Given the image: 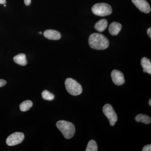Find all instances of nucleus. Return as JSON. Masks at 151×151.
<instances>
[{
  "label": "nucleus",
  "instance_id": "1",
  "mask_svg": "<svg viewBox=\"0 0 151 151\" xmlns=\"http://www.w3.org/2000/svg\"><path fill=\"white\" fill-rule=\"evenodd\" d=\"M89 44L92 48L96 50H104L109 46L107 38L101 34L94 33L89 36Z\"/></svg>",
  "mask_w": 151,
  "mask_h": 151
},
{
  "label": "nucleus",
  "instance_id": "2",
  "mask_svg": "<svg viewBox=\"0 0 151 151\" xmlns=\"http://www.w3.org/2000/svg\"><path fill=\"white\" fill-rule=\"evenodd\" d=\"M56 125L65 139L73 137L75 133V127L72 123L62 120L57 122Z\"/></svg>",
  "mask_w": 151,
  "mask_h": 151
},
{
  "label": "nucleus",
  "instance_id": "3",
  "mask_svg": "<svg viewBox=\"0 0 151 151\" xmlns=\"http://www.w3.org/2000/svg\"><path fill=\"white\" fill-rule=\"evenodd\" d=\"M65 86L67 92L73 96L81 94L82 88L81 84L72 78H67L65 80Z\"/></svg>",
  "mask_w": 151,
  "mask_h": 151
},
{
  "label": "nucleus",
  "instance_id": "4",
  "mask_svg": "<svg viewBox=\"0 0 151 151\" xmlns=\"http://www.w3.org/2000/svg\"><path fill=\"white\" fill-rule=\"evenodd\" d=\"M92 11L96 15L105 17L111 14L112 9L110 5L106 3H98L92 7Z\"/></svg>",
  "mask_w": 151,
  "mask_h": 151
},
{
  "label": "nucleus",
  "instance_id": "5",
  "mask_svg": "<svg viewBox=\"0 0 151 151\" xmlns=\"http://www.w3.org/2000/svg\"><path fill=\"white\" fill-rule=\"evenodd\" d=\"M103 111L105 116L109 120L110 125L111 126H114L117 122L118 118L112 105L109 104H106L103 106Z\"/></svg>",
  "mask_w": 151,
  "mask_h": 151
},
{
  "label": "nucleus",
  "instance_id": "6",
  "mask_svg": "<svg viewBox=\"0 0 151 151\" xmlns=\"http://www.w3.org/2000/svg\"><path fill=\"white\" fill-rule=\"evenodd\" d=\"M24 139V135L22 132H15L7 138L6 143L9 146L17 145L20 144Z\"/></svg>",
  "mask_w": 151,
  "mask_h": 151
},
{
  "label": "nucleus",
  "instance_id": "7",
  "mask_svg": "<svg viewBox=\"0 0 151 151\" xmlns=\"http://www.w3.org/2000/svg\"><path fill=\"white\" fill-rule=\"evenodd\" d=\"M111 78L113 83L118 86L123 85L125 83L124 74L120 70H113L111 73Z\"/></svg>",
  "mask_w": 151,
  "mask_h": 151
},
{
  "label": "nucleus",
  "instance_id": "8",
  "mask_svg": "<svg viewBox=\"0 0 151 151\" xmlns=\"http://www.w3.org/2000/svg\"><path fill=\"white\" fill-rule=\"evenodd\" d=\"M132 2L141 12L147 14L151 12L150 6L146 0H132Z\"/></svg>",
  "mask_w": 151,
  "mask_h": 151
},
{
  "label": "nucleus",
  "instance_id": "9",
  "mask_svg": "<svg viewBox=\"0 0 151 151\" xmlns=\"http://www.w3.org/2000/svg\"><path fill=\"white\" fill-rule=\"evenodd\" d=\"M45 37L51 40H58L61 38V34L57 31L55 30H47L44 32Z\"/></svg>",
  "mask_w": 151,
  "mask_h": 151
},
{
  "label": "nucleus",
  "instance_id": "10",
  "mask_svg": "<svg viewBox=\"0 0 151 151\" xmlns=\"http://www.w3.org/2000/svg\"><path fill=\"white\" fill-rule=\"evenodd\" d=\"M122 28V25L121 24L117 22H113L109 26V33L112 35H118Z\"/></svg>",
  "mask_w": 151,
  "mask_h": 151
},
{
  "label": "nucleus",
  "instance_id": "11",
  "mask_svg": "<svg viewBox=\"0 0 151 151\" xmlns=\"http://www.w3.org/2000/svg\"><path fill=\"white\" fill-rule=\"evenodd\" d=\"M141 65L143 68L144 72L151 74V63L150 60L147 58H143L141 60Z\"/></svg>",
  "mask_w": 151,
  "mask_h": 151
},
{
  "label": "nucleus",
  "instance_id": "12",
  "mask_svg": "<svg viewBox=\"0 0 151 151\" xmlns=\"http://www.w3.org/2000/svg\"><path fill=\"white\" fill-rule=\"evenodd\" d=\"M14 60L17 64L22 66H24L27 64L26 57L24 53H20L14 57Z\"/></svg>",
  "mask_w": 151,
  "mask_h": 151
},
{
  "label": "nucleus",
  "instance_id": "13",
  "mask_svg": "<svg viewBox=\"0 0 151 151\" xmlns=\"http://www.w3.org/2000/svg\"><path fill=\"white\" fill-rule=\"evenodd\" d=\"M108 25V22L107 20L105 19H102L95 24L94 27L98 31L102 32L107 28Z\"/></svg>",
  "mask_w": 151,
  "mask_h": 151
},
{
  "label": "nucleus",
  "instance_id": "14",
  "mask_svg": "<svg viewBox=\"0 0 151 151\" xmlns=\"http://www.w3.org/2000/svg\"><path fill=\"white\" fill-rule=\"evenodd\" d=\"M136 122H142L146 124H150L151 122L150 117L145 114H139L135 118Z\"/></svg>",
  "mask_w": 151,
  "mask_h": 151
},
{
  "label": "nucleus",
  "instance_id": "15",
  "mask_svg": "<svg viewBox=\"0 0 151 151\" xmlns=\"http://www.w3.org/2000/svg\"><path fill=\"white\" fill-rule=\"evenodd\" d=\"M32 105V102L31 100H26L21 103L19 106L20 109L22 112H26L29 111Z\"/></svg>",
  "mask_w": 151,
  "mask_h": 151
},
{
  "label": "nucleus",
  "instance_id": "16",
  "mask_svg": "<svg viewBox=\"0 0 151 151\" xmlns=\"http://www.w3.org/2000/svg\"><path fill=\"white\" fill-rule=\"evenodd\" d=\"M98 150V147L97 143L94 140H91L89 142L85 151H97Z\"/></svg>",
  "mask_w": 151,
  "mask_h": 151
},
{
  "label": "nucleus",
  "instance_id": "17",
  "mask_svg": "<svg viewBox=\"0 0 151 151\" xmlns=\"http://www.w3.org/2000/svg\"><path fill=\"white\" fill-rule=\"evenodd\" d=\"M42 96L44 100L51 101L54 99V94L50 93L47 90H44L42 93Z\"/></svg>",
  "mask_w": 151,
  "mask_h": 151
},
{
  "label": "nucleus",
  "instance_id": "18",
  "mask_svg": "<svg viewBox=\"0 0 151 151\" xmlns=\"http://www.w3.org/2000/svg\"><path fill=\"white\" fill-rule=\"evenodd\" d=\"M142 151H151V145H147L143 148L142 150Z\"/></svg>",
  "mask_w": 151,
  "mask_h": 151
},
{
  "label": "nucleus",
  "instance_id": "19",
  "mask_svg": "<svg viewBox=\"0 0 151 151\" xmlns=\"http://www.w3.org/2000/svg\"><path fill=\"white\" fill-rule=\"evenodd\" d=\"M6 84V81L4 79H0V87L5 86Z\"/></svg>",
  "mask_w": 151,
  "mask_h": 151
},
{
  "label": "nucleus",
  "instance_id": "20",
  "mask_svg": "<svg viewBox=\"0 0 151 151\" xmlns=\"http://www.w3.org/2000/svg\"><path fill=\"white\" fill-rule=\"evenodd\" d=\"M24 2L26 5L29 6L31 3V0H24Z\"/></svg>",
  "mask_w": 151,
  "mask_h": 151
},
{
  "label": "nucleus",
  "instance_id": "21",
  "mask_svg": "<svg viewBox=\"0 0 151 151\" xmlns=\"http://www.w3.org/2000/svg\"><path fill=\"white\" fill-rule=\"evenodd\" d=\"M147 32L148 35L150 37H151V28H150L147 30Z\"/></svg>",
  "mask_w": 151,
  "mask_h": 151
},
{
  "label": "nucleus",
  "instance_id": "22",
  "mask_svg": "<svg viewBox=\"0 0 151 151\" xmlns=\"http://www.w3.org/2000/svg\"><path fill=\"white\" fill-rule=\"evenodd\" d=\"M6 2V0H0V4H5Z\"/></svg>",
  "mask_w": 151,
  "mask_h": 151
},
{
  "label": "nucleus",
  "instance_id": "23",
  "mask_svg": "<svg viewBox=\"0 0 151 151\" xmlns=\"http://www.w3.org/2000/svg\"><path fill=\"white\" fill-rule=\"evenodd\" d=\"M149 105L151 106V99H150V101H149Z\"/></svg>",
  "mask_w": 151,
  "mask_h": 151
},
{
  "label": "nucleus",
  "instance_id": "24",
  "mask_svg": "<svg viewBox=\"0 0 151 151\" xmlns=\"http://www.w3.org/2000/svg\"><path fill=\"white\" fill-rule=\"evenodd\" d=\"M39 33L40 34H42V32H39Z\"/></svg>",
  "mask_w": 151,
  "mask_h": 151
},
{
  "label": "nucleus",
  "instance_id": "25",
  "mask_svg": "<svg viewBox=\"0 0 151 151\" xmlns=\"http://www.w3.org/2000/svg\"><path fill=\"white\" fill-rule=\"evenodd\" d=\"M4 6L5 7L6 6V5H4Z\"/></svg>",
  "mask_w": 151,
  "mask_h": 151
}]
</instances>
